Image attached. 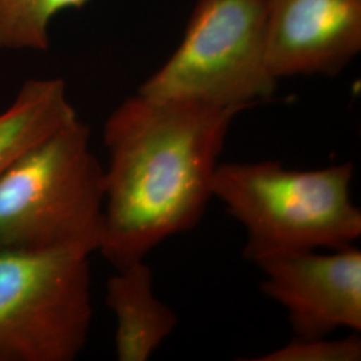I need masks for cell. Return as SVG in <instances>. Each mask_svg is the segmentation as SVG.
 Wrapping results in <instances>:
<instances>
[{
	"instance_id": "8",
	"label": "cell",
	"mask_w": 361,
	"mask_h": 361,
	"mask_svg": "<svg viewBox=\"0 0 361 361\" xmlns=\"http://www.w3.org/2000/svg\"><path fill=\"white\" fill-rule=\"evenodd\" d=\"M106 305L116 317L119 361L149 360L178 324L177 313L155 295L153 271L145 259L116 269L107 280Z\"/></svg>"
},
{
	"instance_id": "1",
	"label": "cell",
	"mask_w": 361,
	"mask_h": 361,
	"mask_svg": "<svg viewBox=\"0 0 361 361\" xmlns=\"http://www.w3.org/2000/svg\"><path fill=\"white\" fill-rule=\"evenodd\" d=\"M240 107L135 95L104 122V237L116 269L146 259L194 229L213 198V178Z\"/></svg>"
},
{
	"instance_id": "7",
	"label": "cell",
	"mask_w": 361,
	"mask_h": 361,
	"mask_svg": "<svg viewBox=\"0 0 361 361\" xmlns=\"http://www.w3.org/2000/svg\"><path fill=\"white\" fill-rule=\"evenodd\" d=\"M273 78L336 77L361 50V0H264Z\"/></svg>"
},
{
	"instance_id": "9",
	"label": "cell",
	"mask_w": 361,
	"mask_h": 361,
	"mask_svg": "<svg viewBox=\"0 0 361 361\" xmlns=\"http://www.w3.org/2000/svg\"><path fill=\"white\" fill-rule=\"evenodd\" d=\"M75 119L62 79L27 80L0 114V177L31 147Z\"/></svg>"
},
{
	"instance_id": "5",
	"label": "cell",
	"mask_w": 361,
	"mask_h": 361,
	"mask_svg": "<svg viewBox=\"0 0 361 361\" xmlns=\"http://www.w3.org/2000/svg\"><path fill=\"white\" fill-rule=\"evenodd\" d=\"M89 253L0 252V361H73L91 322Z\"/></svg>"
},
{
	"instance_id": "3",
	"label": "cell",
	"mask_w": 361,
	"mask_h": 361,
	"mask_svg": "<svg viewBox=\"0 0 361 361\" xmlns=\"http://www.w3.org/2000/svg\"><path fill=\"white\" fill-rule=\"evenodd\" d=\"M104 166L79 118L22 155L0 177V252H99Z\"/></svg>"
},
{
	"instance_id": "11",
	"label": "cell",
	"mask_w": 361,
	"mask_h": 361,
	"mask_svg": "<svg viewBox=\"0 0 361 361\" xmlns=\"http://www.w3.org/2000/svg\"><path fill=\"white\" fill-rule=\"evenodd\" d=\"M256 361H360V334L353 332L343 338H329V336L298 338L284 347L274 349Z\"/></svg>"
},
{
	"instance_id": "6",
	"label": "cell",
	"mask_w": 361,
	"mask_h": 361,
	"mask_svg": "<svg viewBox=\"0 0 361 361\" xmlns=\"http://www.w3.org/2000/svg\"><path fill=\"white\" fill-rule=\"evenodd\" d=\"M261 290L288 312L298 338L361 332V250L355 245L320 253L273 255L256 262Z\"/></svg>"
},
{
	"instance_id": "10",
	"label": "cell",
	"mask_w": 361,
	"mask_h": 361,
	"mask_svg": "<svg viewBox=\"0 0 361 361\" xmlns=\"http://www.w3.org/2000/svg\"><path fill=\"white\" fill-rule=\"evenodd\" d=\"M91 0H0V49L44 51L49 26L58 13Z\"/></svg>"
},
{
	"instance_id": "4",
	"label": "cell",
	"mask_w": 361,
	"mask_h": 361,
	"mask_svg": "<svg viewBox=\"0 0 361 361\" xmlns=\"http://www.w3.org/2000/svg\"><path fill=\"white\" fill-rule=\"evenodd\" d=\"M264 0H197L176 51L138 92L247 110L274 94Z\"/></svg>"
},
{
	"instance_id": "2",
	"label": "cell",
	"mask_w": 361,
	"mask_h": 361,
	"mask_svg": "<svg viewBox=\"0 0 361 361\" xmlns=\"http://www.w3.org/2000/svg\"><path fill=\"white\" fill-rule=\"evenodd\" d=\"M355 165L314 170L285 168L277 161L219 162L213 198L246 233L244 257L302 250H337L361 237V210L352 201Z\"/></svg>"
}]
</instances>
